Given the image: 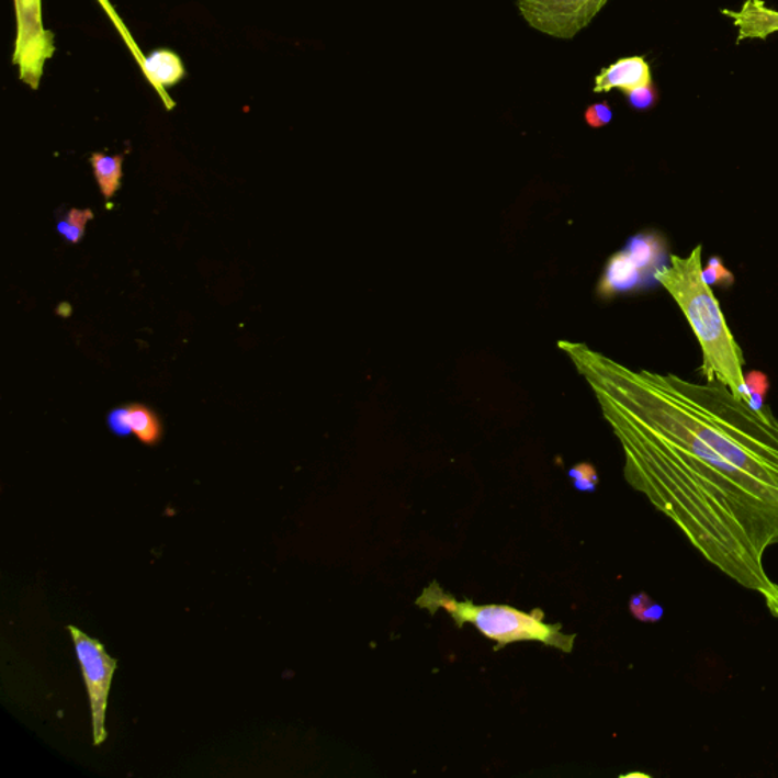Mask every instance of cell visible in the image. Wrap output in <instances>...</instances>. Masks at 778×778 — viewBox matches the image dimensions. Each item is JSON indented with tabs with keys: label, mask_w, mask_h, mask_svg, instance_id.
Segmentation results:
<instances>
[{
	"label": "cell",
	"mask_w": 778,
	"mask_h": 778,
	"mask_svg": "<svg viewBox=\"0 0 778 778\" xmlns=\"http://www.w3.org/2000/svg\"><path fill=\"white\" fill-rule=\"evenodd\" d=\"M599 394L638 488L719 572L778 607V420L721 383L599 365Z\"/></svg>",
	"instance_id": "obj_1"
},
{
	"label": "cell",
	"mask_w": 778,
	"mask_h": 778,
	"mask_svg": "<svg viewBox=\"0 0 778 778\" xmlns=\"http://www.w3.org/2000/svg\"><path fill=\"white\" fill-rule=\"evenodd\" d=\"M633 262L638 264L639 270L643 272L647 283L653 284L657 282L655 280V274L667 263L665 259L667 258V243L665 236L659 235L658 232H642L634 235L633 238L628 239L625 248Z\"/></svg>",
	"instance_id": "obj_10"
},
{
	"label": "cell",
	"mask_w": 778,
	"mask_h": 778,
	"mask_svg": "<svg viewBox=\"0 0 778 778\" xmlns=\"http://www.w3.org/2000/svg\"><path fill=\"white\" fill-rule=\"evenodd\" d=\"M109 426L116 436L134 433L137 440L146 446H156L164 436L159 417L144 405H132L113 410L109 417Z\"/></svg>",
	"instance_id": "obj_8"
},
{
	"label": "cell",
	"mask_w": 778,
	"mask_h": 778,
	"mask_svg": "<svg viewBox=\"0 0 778 778\" xmlns=\"http://www.w3.org/2000/svg\"><path fill=\"white\" fill-rule=\"evenodd\" d=\"M630 611L640 622H659L665 616V610L659 604H655L646 594L631 596Z\"/></svg>",
	"instance_id": "obj_14"
},
{
	"label": "cell",
	"mask_w": 778,
	"mask_h": 778,
	"mask_svg": "<svg viewBox=\"0 0 778 778\" xmlns=\"http://www.w3.org/2000/svg\"><path fill=\"white\" fill-rule=\"evenodd\" d=\"M417 606L426 608L430 613L444 610L458 627L472 623L485 638L497 643V650L515 642H540L564 653L574 650L576 635L564 633L561 623L544 622V613L540 608L525 613L509 606H476L472 600L452 598L437 583L422 590Z\"/></svg>",
	"instance_id": "obj_3"
},
{
	"label": "cell",
	"mask_w": 778,
	"mask_h": 778,
	"mask_svg": "<svg viewBox=\"0 0 778 778\" xmlns=\"http://www.w3.org/2000/svg\"><path fill=\"white\" fill-rule=\"evenodd\" d=\"M93 219V212L90 208L80 211L72 208L67 213L66 218L58 223V233L70 244H78L84 238L86 225Z\"/></svg>",
	"instance_id": "obj_13"
},
{
	"label": "cell",
	"mask_w": 778,
	"mask_h": 778,
	"mask_svg": "<svg viewBox=\"0 0 778 778\" xmlns=\"http://www.w3.org/2000/svg\"><path fill=\"white\" fill-rule=\"evenodd\" d=\"M745 383L749 396H752L753 408H764L765 397L769 390V381L766 374L762 373V371H752L748 376H745Z\"/></svg>",
	"instance_id": "obj_18"
},
{
	"label": "cell",
	"mask_w": 778,
	"mask_h": 778,
	"mask_svg": "<svg viewBox=\"0 0 778 778\" xmlns=\"http://www.w3.org/2000/svg\"><path fill=\"white\" fill-rule=\"evenodd\" d=\"M737 27V45L744 41H765L778 33V11L766 7L764 0H745L741 10H722Z\"/></svg>",
	"instance_id": "obj_6"
},
{
	"label": "cell",
	"mask_w": 778,
	"mask_h": 778,
	"mask_svg": "<svg viewBox=\"0 0 778 778\" xmlns=\"http://www.w3.org/2000/svg\"><path fill=\"white\" fill-rule=\"evenodd\" d=\"M90 164H92L94 179L100 185L102 195L105 200H112L114 193L121 188L124 156H105V154L94 153Z\"/></svg>",
	"instance_id": "obj_12"
},
{
	"label": "cell",
	"mask_w": 778,
	"mask_h": 778,
	"mask_svg": "<svg viewBox=\"0 0 778 778\" xmlns=\"http://www.w3.org/2000/svg\"><path fill=\"white\" fill-rule=\"evenodd\" d=\"M572 482H574V487L578 492L583 493H594L598 488L599 476L598 472L594 465L588 464V462H580V464L575 465L574 469L568 472Z\"/></svg>",
	"instance_id": "obj_17"
},
{
	"label": "cell",
	"mask_w": 778,
	"mask_h": 778,
	"mask_svg": "<svg viewBox=\"0 0 778 778\" xmlns=\"http://www.w3.org/2000/svg\"><path fill=\"white\" fill-rule=\"evenodd\" d=\"M702 278L710 286L730 287L734 284L733 272L726 270L724 262L718 256L710 258L707 267L702 268Z\"/></svg>",
	"instance_id": "obj_16"
},
{
	"label": "cell",
	"mask_w": 778,
	"mask_h": 778,
	"mask_svg": "<svg viewBox=\"0 0 778 778\" xmlns=\"http://www.w3.org/2000/svg\"><path fill=\"white\" fill-rule=\"evenodd\" d=\"M608 0H517L528 25L549 37L571 41L594 22Z\"/></svg>",
	"instance_id": "obj_5"
},
{
	"label": "cell",
	"mask_w": 778,
	"mask_h": 778,
	"mask_svg": "<svg viewBox=\"0 0 778 778\" xmlns=\"http://www.w3.org/2000/svg\"><path fill=\"white\" fill-rule=\"evenodd\" d=\"M702 247L687 258L670 256L669 263L655 274L689 323L702 351V376L721 383L733 396L752 405L744 374V351L734 339L712 286L702 278Z\"/></svg>",
	"instance_id": "obj_2"
},
{
	"label": "cell",
	"mask_w": 778,
	"mask_h": 778,
	"mask_svg": "<svg viewBox=\"0 0 778 778\" xmlns=\"http://www.w3.org/2000/svg\"><path fill=\"white\" fill-rule=\"evenodd\" d=\"M67 631L74 640L75 653L80 663L82 677L92 710L93 744L100 746L106 738L105 718L110 689L117 662L106 654L100 640L89 638L80 628L69 625Z\"/></svg>",
	"instance_id": "obj_4"
},
{
	"label": "cell",
	"mask_w": 778,
	"mask_h": 778,
	"mask_svg": "<svg viewBox=\"0 0 778 778\" xmlns=\"http://www.w3.org/2000/svg\"><path fill=\"white\" fill-rule=\"evenodd\" d=\"M625 94L628 105L635 112H647L654 109L658 102V90L654 82L651 84L635 87L633 90H628Z\"/></svg>",
	"instance_id": "obj_15"
},
{
	"label": "cell",
	"mask_w": 778,
	"mask_h": 778,
	"mask_svg": "<svg viewBox=\"0 0 778 778\" xmlns=\"http://www.w3.org/2000/svg\"><path fill=\"white\" fill-rule=\"evenodd\" d=\"M650 286L638 264L628 256L625 250H620L608 260L602 279L599 283V295L602 298H613L619 294L643 290Z\"/></svg>",
	"instance_id": "obj_9"
},
{
	"label": "cell",
	"mask_w": 778,
	"mask_h": 778,
	"mask_svg": "<svg viewBox=\"0 0 778 778\" xmlns=\"http://www.w3.org/2000/svg\"><path fill=\"white\" fill-rule=\"evenodd\" d=\"M653 74H651L650 63L643 57L620 58L613 65L604 67L598 77L595 78V93H608L618 89L625 93L635 87L651 84Z\"/></svg>",
	"instance_id": "obj_7"
},
{
	"label": "cell",
	"mask_w": 778,
	"mask_h": 778,
	"mask_svg": "<svg viewBox=\"0 0 778 778\" xmlns=\"http://www.w3.org/2000/svg\"><path fill=\"white\" fill-rule=\"evenodd\" d=\"M149 80L157 86H172L184 77V67L179 55L171 50H156L144 63Z\"/></svg>",
	"instance_id": "obj_11"
},
{
	"label": "cell",
	"mask_w": 778,
	"mask_h": 778,
	"mask_svg": "<svg viewBox=\"0 0 778 778\" xmlns=\"http://www.w3.org/2000/svg\"><path fill=\"white\" fill-rule=\"evenodd\" d=\"M613 117V109L608 102H596V104L588 105L586 113H584V121L590 128H602V126L610 124Z\"/></svg>",
	"instance_id": "obj_19"
}]
</instances>
